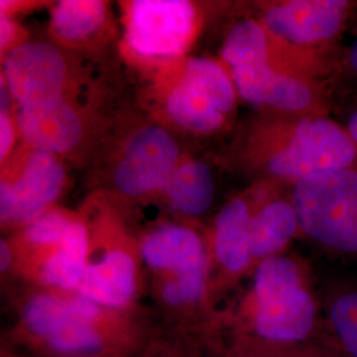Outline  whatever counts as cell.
Segmentation results:
<instances>
[{
  "instance_id": "1",
  "label": "cell",
  "mask_w": 357,
  "mask_h": 357,
  "mask_svg": "<svg viewBox=\"0 0 357 357\" xmlns=\"http://www.w3.org/2000/svg\"><path fill=\"white\" fill-rule=\"evenodd\" d=\"M253 155L270 175L290 180L342 168H357V144L328 115H296L257 130Z\"/></svg>"
},
{
  "instance_id": "2",
  "label": "cell",
  "mask_w": 357,
  "mask_h": 357,
  "mask_svg": "<svg viewBox=\"0 0 357 357\" xmlns=\"http://www.w3.org/2000/svg\"><path fill=\"white\" fill-rule=\"evenodd\" d=\"M299 228L318 243L357 253V168H342L294 184Z\"/></svg>"
},
{
  "instance_id": "3",
  "label": "cell",
  "mask_w": 357,
  "mask_h": 357,
  "mask_svg": "<svg viewBox=\"0 0 357 357\" xmlns=\"http://www.w3.org/2000/svg\"><path fill=\"white\" fill-rule=\"evenodd\" d=\"M255 328L273 342L306 337L315 320V303L293 259L273 255L255 271Z\"/></svg>"
},
{
  "instance_id": "4",
  "label": "cell",
  "mask_w": 357,
  "mask_h": 357,
  "mask_svg": "<svg viewBox=\"0 0 357 357\" xmlns=\"http://www.w3.org/2000/svg\"><path fill=\"white\" fill-rule=\"evenodd\" d=\"M23 317L26 328L59 354L90 356L102 348L96 327L100 308L81 294L70 298L38 295L26 303Z\"/></svg>"
},
{
  "instance_id": "5",
  "label": "cell",
  "mask_w": 357,
  "mask_h": 357,
  "mask_svg": "<svg viewBox=\"0 0 357 357\" xmlns=\"http://www.w3.org/2000/svg\"><path fill=\"white\" fill-rule=\"evenodd\" d=\"M348 0H290L270 6L262 24L293 45L324 50L337 38L354 8Z\"/></svg>"
},
{
  "instance_id": "6",
  "label": "cell",
  "mask_w": 357,
  "mask_h": 357,
  "mask_svg": "<svg viewBox=\"0 0 357 357\" xmlns=\"http://www.w3.org/2000/svg\"><path fill=\"white\" fill-rule=\"evenodd\" d=\"M243 100L295 115H328L327 84L281 73L268 65L231 68Z\"/></svg>"
},
{
  "instance_id": "7",
  "label": "cell",
  "mask_w": 357,
  "mask_h": 357,
  "mask_svg": "<svg viewBox=\"0 0 357 357\" xmlns=\"http://www.w3.org/2000/svg\"><path fill=\"white\" fill-rule=\"evenodd\" d=\"M195 11L184 0H137L131 6L128 41L144 56L169 57L184 50Z\"/></svg>"
},
{
  "instance_id": "8",
  "label": "cell",
  "mask_w": 357,
  "mask_h": 357,
  "mask_svg": "<svg viewBox=\"0 0 357 357\" xmlns=\"http://www.w3.org/2000/svg\"><path fill=\"white\" fill-rule=\"evenodd\" d=\"M178 160V144L165 128L143 130L130 143L115 171L116 187L130 196H141L166 185Z\"/></svg>"
},
{
  "instance_id": "9",
  "label": "cell",
  "mask_w": 357,
  "mask_h": 357,
  "mask_svg": "<svg viewBox=\"0 0 357 357\" xmlns=\"http://www.w3.org/2000/svg\"><path fill=\"white\" fill-rule=\"evenodd\" d=\"M4 76L8 90L20 105L60 97L65 78L64 59L47 43H26L8 53Z\"/></svg>"
},
{
  "instance_id": "10",
  "label": "cell",
  "mask_w": 357,
  "mask_h": 357,
  "mask_svg": "<svg viewBox=\"0 0 357 357\" xmlns=\"http://www.w3.org/2000/svg\"><path fill=\"white\" fill-rule=\"evenodd\" d=\"M17 125L36 151L65 153L76 146L82 126L76 112L63 97L20 105Z\"/></svg>"
},
{
  "instance_id": "11",
  "label": "cell",
  "mask_w": 357,
  "mask_h": 357,
  "mask_svg": "<svg viewBox=\"0 0 357 357\" xmlns=\"http://www.w3.org/2000/svg\"><path fill=\"white\" fill-rule=\"evenodd\" d=\"M77 290L98 306H126L135 293L134 259L122 250L106 253L86 266Z\"/></svg>"
},
{
  "instance_id": "12",
  "label": "cell",
  "mask_w": 357,
  "mask_h": 357,
  "mask_svg": "<svg viewBox=\"0 0 357 357\" xmlns=\"http://www.w3.org/2000/svg\"><path fill=\"white\" fill-rule=\"evenodd\" d=\"M63 180L64 169L52 153H32L23 176L13 185V221H35L41 216L44 206L59 196Z\"/></svg>"
},
{
  "instance_id": "13",
  "label": "cell",
  "mask_w": 357,
  "mask_h": 357,
  "mask_svg": "<svg viewBox=\"0 0 357 357\" xmlns=\"http://www.w3.org/2000/svg\"><path fill=\"white\" fill-rule=\"evenodd\" d=\"M142 255L150 268L169 271L175 275L206 265L200 237L193 230L181 227L153 230L143 241Z\"/></svg>"
},
{
  "instance_id": "14",
  "label": "cell",
  "mask_w": 357,
  "mask_h": 357,
  "mask_svg": "<svg viewBox=\"0 0 357 357\" xmlns=\"http://www.w3.org/2000/svg\"><path fill=\"white\" fill-rule=\"evenodd\" d=\"M250 222L252 215L243 199L231 200L217 217V259L231 273L243 271L252 258Z\"/></svg>"
},
{
  "instance_id": "15",
  "label": "cell",
  "mask_w": 357,
  "mask_h": 357,
  "mask_svg": "<svg viewBox=\"0 0 357 357\" xmlns=\"http://www.w3.org/2000/svg\"><path fill=\"white\" fill-rule=\"evenodd\" d=\"M299 221L293 203L275 200L262 206L250 222L252 258L275 255L293 238Z\"/></svg>"
},
{
  "instance_id": "16",
  "label": "cell",
  "mask_w": 357,
  "mask_h": 357,
  "mask_svg": "<svg viewBox=\"0 0 357 357\" xmlns=\"http://www.w3.org/2000/svg\"><path fill=\"white\" fill-rule=\"evenodd\" d=\"M88 236L79 222H70L59 249L47 259L41 277L47 284L64 290L77 289L86 270Z\"/></svg>"
},
{
  "instance_id": "17",
  "label": "cell",
  "mask_w": 357,
  "mask_h": 357,
  "mask_svg": "<svg viewBox=\"0 0 357 357\" xmlns=\"http://www.w3.org/2000/svg\"><path fill=\"white\" fill-rule=\"evenodd\" d=\"M166 191L180 212L190 216L202 215L213 200L211 171L202 162H188L175 169L166 184Z\"/></svg>"
},
{
  "instance_id": "18",
  "label": "cell",
  "mask_w": 357,
  "mask_h": 357,
  "mask_svg": "<svg viewBox=\"0 0 357 357\" xmlns=\"http://www.w3.org/2000/svg\"><path fill=\"white\" fill-rule=\"evenodd\" d=\"M167 110L178 125L195 131L209 132L224 122V114L217 110L212 101L185 79L171 91Z\"/></svg>"
},
{
  "instance_id": "19",
  "label": "cell",
  "mask_w": 357,
  "mask_h": 357,
  "mask_svg": "<svg viewBox=\"0 0 357 357\" xmlns=\"http://www.w3.org/2000/svg\"><path fill=\"white\" fill-rule=\"evenodd\" d=\"M268 31L255 20H243L225 40L222 54L231 68L268 65Z\"/></svg>"
},
{
  "instance_id": "20",
  "label": "cell",
  "mask_w": 357,
  "mask_h": 357,
  "mask_svg": "<svg viewBox=\"0 0 357 357\" xmlns=\"http://www.w3.org/2000/svg\"><path fill=\"white\" fill-rule=\"evenodd\" d=\"M202 90L222 114H228L236 105L233 84L220 65L206 59H192L187 64L184 78Z\"/></svg>"
},
{
  "instance_id": "21",
  "label": "cell",
  "mask_w": 357,
  "mask_h": 357,
  "mask_svg": "<svg viewBox=\"0 0 357 357\" xmlns=\"http://www.w3.org/2000/svg\"><path fill=\"white\" fill-rule=\"evenodd\" d=\"M105 6L97 0H63L53 13V26L63 38H81L102 23Z\"/></svg>"
},
{
  "instance_id": "22",
  "label": "cell",
  "mask_w": 357,
  "mask_h": 357,
  "mask_svg": "<svg viewBox=\"0 0 357 357\" xmlns=\"http://www.w3.org/2000/svg\"><path fill=\"white\" fill-rule=\"evenodd\" d=\"M331 321L348 354L357 357V293L344 294L333 302Z\"/></svg>"
},
{
  "instance_id": "23",
  "label": "cell",
  "mask_w": 357,
  "mask_h": 357,
  "mask_svg": "<svg viewBox=\"0 0 357 357\" xmlns=\"http://www.w3.org/2000/svg\"><path fill=\"white\" fill-rule=\"evenodd\" d=\"M206 265L175 275L163 286V298L172 306L197 302L204 294Z\"/></svg>"
},
{
  "instance_id": "24",
  "label": "cell",
  "mask_w": 357,
  "mask_h": 357,
  "mask_svg": "<svg viewBox=\"0 0 357 357\" xmlns=\"http://www.w3.org/2000/svg\"><path fill=\"white\" fill-rule=\"evenodd\" d=\"M70 222L57 212L38 217L26 229V238L36 245H59L64 240Z\"/></svg>"
},
{
  "instance_id": "25",
  "label": "cell",
  "mask_w": 357,
  "mask_h": 357,
  "mask_svg": "<svg viewBox=\"0 0 357 357\" xmlns=\"http://www.w3.org/2000/svg\"><path fill=\"white\" fill-rule=\"evenodd\" d=\"M15 209V193L13 187L8 183L0 185V216L3 220H13Z\"/></svg>"
},
{
  "instance_id": "26",
  "label": "cell",
  "mask_w": 357,
  "mask_h": 357,
  "mask_svg": "<svg viewBox=\"0 0 357 357\" xmlns=\"http://www.w3.org/2000/svg\"><path fill=\"white\" fill-rule=\"evenodd\" d=\"M13 142V128L8 116L1 113L0 115V156L1 159L10 151Z\"/></svg>"
},
{
  "instance_id": "27",
  "label": "cell",
  "mask_w": 357,
  "mask_h": 357,
  "mask_svg": "<svg viewBox=\"0 0 357 357\" xmlns=\"http://www.w3.org/2000/svg\"><path fill=\"white\" fill-rule=\"evenodd\" d=\"M13 36V23L4 15H1V22H0V41H1V47L8 44Z\"/></svg>"
},
{
  "instance_id": "28",
  "label": "cell",
  "mask_w": 357,
  "mask_h": 357,
  "mask_svg": "<svg viewBox=\"0 0 357 357\" xmlns=\"http://www.w3.org/2000/svg\"><path fill=\"white\" fill-rule=\"evenodd\" d=\"M0 253H1V258H0L1 271H6L11 264V252H10V248L7 246V243H4L3 240L0 243Z\"/></svg>"
},
{
  "instance_id": "29",
  "label": "cell",
  "mask_w": 357,
  "mask_h": 357,
  "mask_svg": "<svg viewBox=\"0 0 357 357\" xmlns=\"http://www.w3.org/2000/svg\"><path fill=\"white\" fill-rule=\"evenodd\" d=\"M347 130H348V132L351 134L352 139H354L357 144V109L351 114V116H349L348 123H347Z\"/></svg>"
},
{
  "instance_id": "30",
  "label": "cell",
  "mask_w": 357,
  "mask_h": 357,
  "mask_svg": "<svg viewBox=\"0 0 357 357\" xmlns=\"http://www.w3.org/2000/svg\"><path fill=\"white\" fill-rule=\"evenodd\" d=\"M348 60H349V65H351V68H352V69H354V70L357 73V36L356 38H355L354 45L351 47Z\"/></svg>"
}]
</instances>
